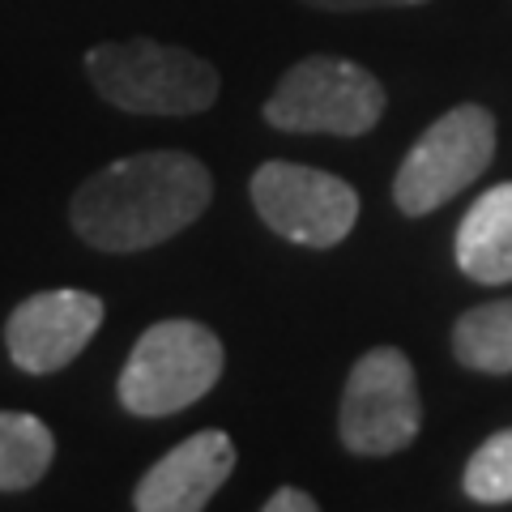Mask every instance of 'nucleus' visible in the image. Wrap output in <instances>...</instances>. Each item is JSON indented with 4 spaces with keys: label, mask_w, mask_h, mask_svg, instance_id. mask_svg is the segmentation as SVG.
<instances>
[{
    "label": "nucleus",
    "mask_w": 512,
    "mask_h": 512,
    "mask_svg": "<svg viewBox=\"0 0 512 512\" xmlns=\"http://www.w3.org/2000/svg\"><path fill=\"white\" fill-rule=\"evenodd\" d=\"M308 9L325 13H363V9H406V5H427V0H303Z\"/></svg>",
    "instance_id": "nucleus-14"
},
{
    "label": "nucleus",
    "mask_w": 512,
    "mask_h": 512,
    "mask_svg": "<svg viewBox=\"0 0 512 512\" xmlns=\"http://www.w3.org/2000/svg\"><path fill=\"white\" fill-rule=\"evenodd\" d=\"M453 359L487 376L512 372V299H491L461 312L453 325Z\"/></svg>",
    "instance_id": "nucleus-11"
},
{
    "label": "nucleus",
    "mask_w": 512,
    "mask_h": 512,
    "mask_svg": "<svg viewBox=\"0 0 512 512\" xmlns=\"http://www.w3.org/2000/svg\"><path fill=\"white\" fill-rule=\"evenodd\" d=\"M384 116V86L355 60L308 56L282 73L265 103V120L282 133L363 137Z\"/></svg>",
    "instance_id": "nucleus-4"
},
{
    "label": "nucleus",
    "mask_w": 512,
    "mask_h": 512,
    "mask_svg": "<svg viewBox=\"0 0 512 512\" xmlns=\"http://www.w3.org/2000/svg\"><path fill=\"white\" fill-rule=\"evenodd\" d=\"M252 210L299 248H338L359 222V192L342 175L303 163H265L252 175Z\"/></svg>",
    "instance_id": "nucleus-7"
},
{
    "label": "nucleus",
    "mask_w": 512,
    "mask_h": 512,
    "mask_svg": "<svg viewBox=\"0 0 512 512\" xmlns=\"http://www.w3.org/2000/svg\"><path fill=\"white\" fill-rule=\"evenodd\" d=\"M86 73L111 107L133 116H197L218 103V73L188 47L154 39L99 43L86 52Z\"/></svg>",
    "instance_id": "nucleus-2"
},
{
    "label": "nucleus",
    "mask_w": 512,
    "mask_h": 512,
    "mask_svg": "<svg viewBox=\"0 0 512 512\" xmlns=\"http://www.w3.org/2000/svg\"><path fill=\"white\" fill-rule=\"evenodd\" d=\"M103 325V299L90 291H39L22 299L5 320L9 359L30 376L69 367Z\"/></svg>",
    "instance_id": "nucleus-8"
},
{
    "label": "nucleus",
    "mask_w": 512,
    "mask_h": 512,
    "mask_svg": "<svg viewBox=\"0 0 512 512\" xmlns=\"http://www.w3.org/2000/svg\"><path fill=\"white\" fill-rule=\"evenodd\" d=\"M495 158V116L478 103H461L414 141L393 175V205L406 218L436 214L461 188H470Z\"/></svg>",
    "instance_id": "nucleus-5"
},
{
    "label": "nucleus",
    "mask_w": 512,
    "mask_h": 512,
    "mask_svg": "<svg viewBox=\"0 0 512 512\" xmlns=\"http://www.w3.org/2000/svg\"><path fill=\"white\" fill-rule=\"evenodd\" d=\"M56 440L43 419L22 410H0V491H26L47 474Z\"/></svg>",
    "instance_id": "nucleus-12"
},
{
    "label": "nucleus",
    "mask_w": 512,
    "mask_h": 512,
    "mask_svg": "<svg viewBox=\"0 0 512 512\" xmlns=\"http://www.w3.org/2000/svg\"><path fill=\"white\" fill-rule=\"evenodd\" d=\"M261 508H265V512H316L320 504L312 500L308 491H299V487H278Z\"/></svg>",
    "instance_id": "nucleus-15"
},
{
    "label": "nucleus",
    "mask_w": 512,
    "mask_h": 512,
    "mask_svg": "<svg viewBox=\"0 0 512 512\" xmlns=\"http://www.w3.org/2000/svg\"><path fill=\"white\" fill-rule=\"evenodd\" d=\"M457 265L478 286L512 282V180L487 188L457 227Z\"/></svg>",
    "instance_id": "nucleus-10"
},
{
    "label": "nucleus",
    "mask_w": 512,
    "mask_h": 512,
    "mask_svg": "<svg viewBox=\"0 0 512 512\" xmlns=\"http://www.w3.org/2000/svg\"><path fill=\"white\" fill-rule=\"evenodd\" d=\"M214 197V175L184 150L128 154L73 192V231L99 252H141L192 227Z\"/></svg>",
    "instance_id": "nucleus-1"
},
{
    "label": "nucleus",
    "mask_w": 512,
    "mask_h": 512,
    "mask_svg": "<svg viewBox=\"0 0 512 512\" xmlns=\"http://www.w3.org/2000/svg\"><path fill=\"white\" fill-rule=\"evenodd\" d=\"M235 470V440L227 431H197L158 457L133 491L137 512H201Z\"/></svg>",
    "instance_id": "nucleus-9"
},
{
    "label": "nucleus",
    "mask_w": 512,
    "mask_h": 512,
    "mask_svg": "<svg viewBox=\"0 0 512 512\" xmlns=\"http://www.w3.org/2000/svg\"><path fill=\"white\" fill-rule=\"evenodd\" d=\"M423 427L419 380L406 350L376 346L355 359L346 376L338 436L355 457H389L414 444Z\"/></svg>",
    "instance_id": "nucleus-6"
},
{
    "label": "nucleus",
    "mask_w": 512,
    "mask_h": 512,
    "mask_svg": "<svg viewBox=\"0 0 512 512\" xmlns=\"http://www.w3.org/2000/svg\"><path fill=\"white\" fill-rule=\"evenodd\" d=\"M461 487L474 504H508L512 500V427L495 431L474 448L466 461Z\"/></svg>",
    "instance_id": "nucleus-13"
},
{
    "label": "nucleus",
    "mask_w": 512,
    "mask_h": 512,
    "mask_svg": "<svg viewBox=\"0 0 512 512\" xmlns=\"http://www.w3.org/2000/svg\"><path fill=\"white\" fill-rule=\"evenodd\" d=\"M222 342L201 320H158L137 338L120 372V406L137 419H167L180 414L222 376Z\"/></svg>",
    "instance_id": "nucleus-3"
}]
</instances>
